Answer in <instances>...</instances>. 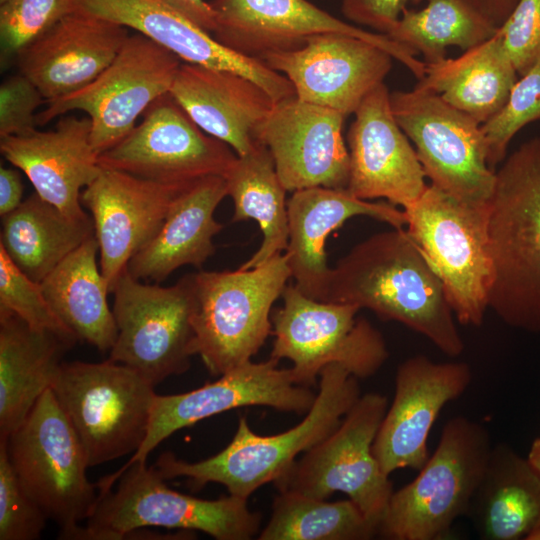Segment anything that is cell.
Instances as JSON below:
<instances>
[{"mask_svg": "<svg viewBox=\"0 0 540 540\" xmlns=\"http://www.w3.org/2000/svg\"><path fill=\"white\" fill-rule=\"evenodd\" d=\"M214 37L240 54L261 60L269 53L302 47L312 36L337 33L374 44L406 66L418 80L426 64L390 39L340 20L307 0H213Z\"/></svg>", "mask_w": 540, "mask_h": 540, "instance_id": "e0dca14e", "label": "cell"}, {"mask_svg": "<svg viewBox=\"0 0 540 540\" xmlns=\"http://www.w3.org/2000/svg\"><path fill=\"white\" fill-rule=\"evenodd\" d=\"M472 381L465 362L437 363L424 355L397 368L395 394L384 415L372 451L387 476L402 468L419 471L427 462V440L443 407L459 398Z\"/></svg>", "mask_w": 540, "mask_h": 540, "instance_id": "ac0fdd59", "label": "cell"}, {"mask_svg": "<svg viewBox=\"0 0 540 540\" xmlns=\"http://www.w3.org/2000/svg\"><path fill=\"white\" fill-rule=\"evenodd\" d=\"M279 360L249 361L216 381L184 393L156 394L146 437L131 458L115 473L102 478L101 491L112 488L120 475L147 456L169 436L203 419L249 406H266L285 412L307 414L316 395L309 387L295 383L291 370L278 367Z\"/></svg>", "mask_w": 540, "mask_h": 540, "instance_id": "2e32d148", "label": "cell"}, {"mask_svg": "<svg viewBox=\"0 0 540 540\" xmlns=\"http://www.w3.org/2000/svg\"><path fill=\"white\" fill-rule=\"evenodd\" d=\"M43 102L40 90L22 73L6 78L0 86V138L36 131V110Z\"/></svg>", "mask_w": 540, "mask_h": 540, "instance_id": "b9f144b4", "label": "cell"}, {"mask_svg": "<svg viewBox=\"0 0 540 540\" xmlns=\"http://www.w3.org/2000/svg\"><path fill=\"white\" fill-rule=\"evenodd\" d=\"M90 135L88 116H65L54 130L0 138V150L28 177L42 199L65 215L83 220L89 216L82 209V189L102 170Z\"/></svg>", "mask_w": 540, "mask_h": 540, "instance_id": "d4e9b609", "label": "cell"}, {"mask_svg": "<svg viewBox=\"0 0 540 540\" xmlns=\"http://www.w3.org/2000/svg\"><path fill=\"white\" fill-rule=\"evenodd\" d=\"M154 388L136 370L110 359L63 362L51 386L89 467L137 451L147 434Z\"/></svg>", "mask_w": 540, "mask_h": 540, "instance_id": "52a82bcc", "label": "cell"}, {"mask_svg": "<svg viewBox=\"0 0 540 540\" xmlns=\"http://www.w3.org/2000/svg\"><path fill=\"white\" fill-rule=\"evenodd\" d=\"M23 183L20 174L4 166L0 167V214L5 216L22 203Z\"/></svg>", "mask_w": 540, "mask_h": 540, "instance_id": "ee69618b", "label": "cell"}, {"mask_svg": "<svg viewBox=\"0 0 540 540\" xmlns=\"http://www.w3.org/2000/svg\"><path fill=\"white\" fill-rule=\"evenodd\" d=\"M94 236L67 256L40 283L57 317L76 336L105 353L113 347L117 326L110 310L108 284L97 265Z\"/></svg>", "mask_w": 540, "mask_h": 540, "instance_id": "1f68e13d", "label": "cell"}, {"mask_svg": "<svg viewBox=\"0 0 540 540\" xmlns=\"http://www.w3.org/2000/svg\"><path fill=\"white\" fill-rule=\"evenodd\" d=\"M0 310L8 311L39 331H50L78 341L57 317L41 284L28 277L0 246Z\"/></svg>", "mask_w": 540, "mask_h": 540, "instance_id": "74e56055", "label": "cell"}, {"mask_svg": "<svg viewBox=\"0 0 540 540\" xmlns=\"http://www.w3.org/2000/svg\"><path fill=\"white\" fill-rule=\"evenodd\" d=\"M532 467L540 475V437L536 438L529 450L528 456L526 457Z\"/></svg>", "mask_w": 540, "mask_h": 540, "instance_id": "7dc6e473", "label": "cell"}, {"mask_svg": "<svg viewBox=\"0 0 540 540\" xmlns=\"http://www.w3.org/2000/svg\"><path fill=\"white\" fill-rule=\"evenodd\" d=\"M488 236L489 309L512 328L540 334V136L495 171Z\"/></svg>", "mask_w": 540, "mask_h": 540, "instance_id": "7a4b0ae2", "label": "cell"}, {"mask_svg": "<svg viewBox=\"0 0 540 540\" xmlns=\"http://www.w3.org/2000/svg\"><path fill=\"white\" fill-rule=\"evenodd\" d=\"M324 301L402 323L450 357L464 350L443 284L407 229L393 227L355 245L331 269Z\"/></svg>", "mask_w": 540, "mask_h": 540, "instance_id": "6da1fadb", "label": "cell"}, {"mask_svg": "<svg viewBox=\"0 0 540 540\" xmlns=\"http://www.w3.org/2000/svg\"><path fill=\"white\" fill-rule=\"evenodd\" d=\"M403 211L407 231L438 274L456 320L479 327L492 281L489 202L467 203L431 184Z\"/></svg>", "mask_w": 540, "mask_h": 540, "instance_id": "9c48e42d", "label": "cell"}, {"mask_svg": "<svg viewBox=\"0 0 540 540\" xmlns=\"http://www.w3.org/2000/svg\"><path fill=\"white\" fill-rule=\"evenodd\" d=\"M488 430L464 416L449 419L419 474L393 491L378 528L389 540L447 539L457 518L467 515L487 467Z\"/></svg>", "mask_w": 540, "mask_h": 540, "instance_id": "8992f818", "label": "cell"}, {"mask_svg": "<svg viewBox=\"0 0 540 540\" xmlns=\"http://www.w3.org/2000/svg\"><path fill=\"white\" fill-rule=\"evenodd\" d=\"M319 377L315 401L295 427L261 436L241 416L231 442L218 454L192 463L165 452L153 466L165 480L184 477L194 489L219 483L229 494L248 499L261 486L285 475L299 454L331 434L361 396L358 378L339 364L327 365Z\"/></svg>", "mask_w": 540, "mask_h": 540, "instance_id": "3957f363", "label": "cell"}, {"mask_svg": "<svg viewBox=\"0 0 540 540\" xmlns=\"http://www.w3.org/2000/svg\"><path fill=\"white\" fill-rule=\"evenodd\" d=\"M184 188L102 168L82 190L81 204L92 215L100 270L110 293L131 258L159 231L174 197Z\"/></svg>", "mask_w": 540, "mask_h": 540, "instance_id": "7402d4cb", "label": "cell"}, {"mask_svg": "<svg viewBox=\"0 0 540 540\" xmlns=\"http://www.w3.org/2000/svg\"><path fill=\"white\" fill-rule=\"evenodd\" d=\"M192 350L221 376L249 361L272 334L271 309L291 278L285 253L235 271L192 273Z\"/></svg>", "mask_w": 540, "mask_h": 540, "instance_id": "277c9868", "label": "cell"}, {"mask_svg": "<svg viewBox=\"0 0 540 540\" xmlns=\"http://www.w3.org/2000/svg\"><path fill=\"white\" fill-rule=\"evenodd\" d=\"M48 519L21 485L0 439V540L39 539Z\"/></svg>", "mask_w": 540, "mask_h": 540, "instance_id": "ab89813d", "label": "cell"}, {"mask_svg": "<svg viewBox=\"0 0 540 540\" xmlns=\"http://www.w3.org/2000/svg\"><path fill=\"white\" fill-rule=\"evenodd\" d=\"M345 117L296 96L275 104L258 127L256 140L270 151L286 191L347 188L349 152L342 134Z\"/></svg>", "mask_w": 540, "mask_h": 540, "instance_id": "ffe728a7", "label": "cell"}, {"mask_svg": "<svg viewBox=\"0 0 540 540\" xmlns=\"http://www.w3.org/2000/svg\"><path fill=\"white\" fill-rule=\"evenodd\" d=\"M181 63L177 55L146 36L129 35L95 80L48 102L37 113V124L71 111L85 112L91 120V144L99 156L122 140L154 101L169 93Z\"/></svg>", "mask_w": 540, "mask_h": 540, "instance_id": "4fadbf2b", "label": "cell"}, {"mask_svg": "<svg viewBox=\"0 0 540 540\" xmlns=\"http://www.w3.org/2000/svg\"><path fill=\"white\" fill-rule=\"evenodd\" d=\"M94 235L92 218H71L35 192L2 217L0 246L28 277L41 283Z\"/></svg>", "mask_w": 540, "mask_h": 540, "instance_id": "d6a6232c", "label": "cell"}, {"mask_svg": "<svg viewBox=\"0 0 540 540\" xmlns=\"http://www.w3.org/2000/svg\"><path fill=\"white\" fill-rule=\"evenodd\" d=\"M495 28L507 20L519 0H462Z\"/></svg>", "mask_w": 540, "mask_h": 540, "instance_id": "bcb514c9", "label": "cell"}, {"mask_svg": "<svg viewBox=\"0 0 540 540\" xmlns=\"http://www.w3.org/2000/svg\"><path fill=\"white\" fill-rule=\"evenodd\" d=\"M422 1L426 0H342L341 10L347 19L387 35L407 4Z\"/></svg>", "mask_w": 540, "mask_h": 540, "instance_id": "7bdbcfd3", "label": "cell"}, {"mask_svg": "<svg viewBox=\"0 0 540 540\" xmlns=\"http://www.w3.org/2000/svg\"><path fill=\"white\" fill-rule=\"evenodd\" d=\"M534 121H540V62L519 76L503 107L481 124L492 170L506 158L508 145L518 131Z\"/></svg>", "mask_w": 540, "mask_h": 540, "instance_id": "8d00e7d4", "label": "cell"}, {"mask_svg": "<svg viewBox=\"0 0 540 540\" xmlns=\"http://www.w3.org/2000/svg\"><path fill=\"white\" fill-rule=\"evenodd\" d=\"M390 104L431 184L461 201L488 203L495 171L487 162L481 124L440 95L417 87L390 92Z\"/></svg>", "mask_w": 540, "mask_h": 540, "instance_id": "5bb4252c", "label": "cell"}, {"mask_svg": "<svg viewBox=\"0 0 540 540\" xmlns=\"http://www.w3.org/2000/svg\"><path fill=\"white\" fill-rule=\"evenodd\" d=\"M208 135L237 156L256 144V131L276 102L251 79L236 72L182 62L169 91Z\"/></svg>", "mask_w": 540, "mask_h": 540, "instance_id": "4316f807", "label": "cell"}, {"mask_svg": "<svg viewBox=\"0 0 540 540\" xmlns=\"http://www.w3.org/2000/svg\"><path fill=\"white\" fill-rule=\"evenodd\" d=\"M5 1H7V0H0V4L3 3V2H5Z\"/></svg>", "mask_w": 540, "mask_h": 540, "instance_id": "c3c4849f", "label": "cell"}, {"mask_svg": "<svg viewBox=\"0 0 540 540\" xmlns=\"http://www.w3.org/2000/svg\"><path fill=\"white\" fill-rule=\"evenodd\" d=\"M117 481L115 491L98 493L86 525L71 539L119 540L149 527L197 530L217 540H248L259 531L261 516L247 499L229 494L206 500L177 492L146 462L132 464Z\"/></svg>", "mask_w": 540, "mask_h": 540, "instance_id": "5b68a950", "label": "cell"}, {"mask_svg": "<svg viewBox=\"0 0 540 540\" xmlns=\"http://www.w3.org/2000/svg\"><path fill=\"white\" fill-rule=\"evenodd\" d=\"M498 33L518 75H524L540 62V0H519Z\"/></svg>", "mask_w": 540, "mask_h": 540, "instance_id": "60d3db41", "label": "cell"}, {"mask_svg": "<svg viewBox=\"0 0 540 540\" xmlns=\"http://www.w3.org/2000/svg\"><path fill=\"white\" fill-rule=\"evenodd\" d=\"M225 196L226 181L220 175L202 178L178 192L159 231L129 261L130 275L160 283L181 266L201 268L215 252L213 237L223 225L214 212Z\"/></svg>", "mask_w": 540, "mask_h": 540, "instance_id": "83f0119b", "label": "cell"}, {"mask_svg": "<svg viewBox=\"0 0 540 540\" xmlns=\"http://www.w3.org/2000/svg\"><path fill=\"white\" fill-rule=\"evenodd\" d=\"M387 408L386 396L361 395L339 426L274 482L278 491L318 499L343 492L378 529L394 491L372 451Z\"/></svg>", "mask_w": 540, "mask_h": 540, "instance_id": "8fae6325", "label": "cell"}, {"mask_svg": "<svg viewBox=\"0 0 540 540\" xmlns=\"http://www.w3.org/2000/svg\"><path fill=\"white\" fill-rule=\"evenodd\" d=\"M519 75L497 33L456 58L426 63L415 87L434 92L483 124L506 103Z\"/></svg>", "mask_w": 540, "mask_h": 540, "instance_id": "4dcf8cb0", "label": "cell"}, {"mask_svg": "<svg viewBox=\"0 0 540 540\" xmlns=\"http://www.w3.org/2000/svg\"><path fill=\"white\" fill-rule=\"evenodd\" d=\"M129 35L126 27L75 9L17 54L18 67L48 103L95 80Z\"/></svg>", "mask_w": 540, "mask_h": 540, "instance_id": "cb8c5ba5", "label": "cell"}, {"mask_svg": "<svg viewBox=\"0 0 540 540\" xmlns=\"http://www.w3.org/2000/svg\"><path fill=\"white\" fill-rule=\"evenodd\" d=\"M74 0H7L0 4V43L5 57L16 55L64 16Z\"/></svg>", "mask_w": 540, "mask_h": 540, "instance_id": "f35d334b", "label": "cell"}, {"mask_svg": "<svg viewBox=\"0 0 540 540\" xmlns=\"http://www.w3.org/2000/svg\"><path fill=\"white\" fill-rule=\"evenodd\" d=\"M288 246L285 254L295 286L306 296L324 301L331 269L326 241L330 233L354 216H368L395 228L406 226L405 213L389 202H371L347 188L310 187L294 191L287 201Z\"/></svg>", "mask_w": 540, "mask_h": 540, "instance_id": "484cf974", "label": "cell"}, {"mask_svg": "<svg viewBox=\"0 0 540 540\" xmlns=\"http://www.w3.org/2000/svg\"><path fill=\"white\" fill-rule=\"evenodd\" d=\"M186 18L211 33L216 29L215 13L204 0H163Z\"/></svg>", "mask_w": 540, "mask_h": 540, "instance_id": "f6af8a7d", "label": "cell"}, {"mask_svg": "<svg viewBox=\"0 0 540 540\" xmlns=\"http://www.w3.org/2000/svg\"><path fill=\"white\" fill-rule=\"evenodd\" d=\"M419 10L404 9L387 36L398 44L421 54L425 63L443 60L446 49L457 46L466 51L497 33L462 0H426Z\"/></svg>", "mask_w": 540, "mask_h": 540, "instance_id": "d590c367", "label": "cell"}, {"mask_svg": "<svg viewBox=\"0 0 540 540\" xmlns=\"http://www.w3.org/2000/svg\"><path fill=\"white\" fill-rule=\"evenodd\" d=\"M236 157L167 93L149 106L139 125L100 154L98 162L102 168L184 188L208 176H224Z\"/></svg>", "mask_w": 540, "mask_h": 540, "instance_id": "9a60e30c", "label": "cell"}, {"mask_svg": "<svg viewBox=\"0 0 540 540\" xmlns=\"http://www.w3.org/2000/svg\"><path fill=\"white\" fill-rule=\"evenodd\" d=\"M76 342L35 330L15 314L0 310V439L19 427L51 388L64 354Z\"/></svg>", "mask_w": 540, "mask_h": 540, "instance_id": "f1b7e54d", "label": "cell"}, {"mask_svg": "<svg viewBox=\"0 0 540 540\" xmlns=\"http://www.w3.org/2000/svg\"><path fill=\"white\" fill-rule=\"evenodd\" d=\"M10 463L25 491L71 539L93 512L97 485L86 475L83 446L51 388L6 439Z\"/></svg>", "mask_w": 540, "mask_h": 540, "instance_id": "ba28073f", "label": "cell"}, {"mask_svg": "<svg viewBox=\"0 0 540 540\" xmlns=\"http://www.w3.org/2000/svg\"><path fill=\"white\" fill-rule=\"evenodd\" d=\"M77 10L137 31L182 62L241 74L277 103L294 95L291 82L263 61L223 45L163 0H74Z\"/></svg>", "mask_w": 540, "mask_h": 540, "instance_id": "603a6c76", "label": "cell"}, {"mask_svg": "<svg viewBox=\"0 0 540 540\" xmlns=\"http://www.w3.org/2000/svg\"><path fill=\"white\" fill-rule=\"evenodd\" d=\"M467 516L483 540H540V475L527 458L497 444Z\"/></svg>", "mask_w": 540, "mask_h": 540, "instance_id": "f546056e", "label": "cell"}, {"mask_svg": "<svg viewBox=\"0 0 540 540\" xmlns=\"http://www.w3.org/2000/svg\"><path fill=\"white\" fill-rule=\"evenodd\" d=\"M234 203L232 222L255 220L263 239L258 250L239 268L258 267L288 246L286 189L282 185L268 148L256 142L245 155L237 156L224 175Z\"/></svg>", "mask_w": 540, "mask_h": 540, "instance_id": "836d02e7", "label": "cell"}, {"mask_svg": "<svg viewBox=\"0 0 540 540\" xmlns=\"http://www.w3.org/2000/svg\"><path fill=\"white\" fill-rule=\"evenodd\" d=\"M112 294L117 337L108 359L136 370L154 386L186 372L194 355L192 274L163 287L135 279L126 268Z\"/></svg>", "mask_w": 540, "mask_h": 540, "instance_id": "7c38bea8", "label": "cell"}, {"mask_svg": "<svg viewBox=\"0 0 540 540\" xmlns=\"http://www.w3.org/2000/svg\"><path fill=\"white\" fill-rule=\"evenodd\" d=\"M377 527L350 499L328 502L293 491H279L260 540H368Z\"/></svg>", "mask_w": 540, "mask_h": 540, "instance_id": "e575fe53", "label": "cell"}, {"mask_svg": "<svg viewBox=\"0 0 540 540\" xmlns=\"http://www.w3.org/2000/svg\"><path fill=\"white\" fill-rule=\"evenodd\" d=\"M283 305L271 315L270 357L288 359L296 384L313 386L324 367L339 364L360 378L373 376L388 358L382 334L356 315V305L309 298L287 285Z\"/></svg>", "mask_w": 540, "mask_h": 540, "instance_id": "30bf717a", "label": "cell"}, {"mask_svg": "<svg viewBox=\"0 0 540 540\" xmlns=\"http://www.w3.org/2000/svg\"><path fill=\"white\" fill-rule=\"evenodd\" d=\"M354 115L347 134L348 191L363 200L384 198L408 207L428 185L416 151L393 115L386 85L373 89Z\"/></svg>", "mask_w": 540, "mask_h": 540, "instance_id": "44dd1931", "label": "cell"}, {"mask_svg": "<svg viewBox=\"0 0 540 540\" xmlns=\"http://www.w3.org/2000/svg\"><path fill=\"white\" fill-rule=\"evenodd\" d=\"M393 60L374 44L337 33L312 36L298 49L261 59L291 82L298 99L345 116L354 114L364 98L384 83Z\"/></svg>", "mask_w": 540, "mask_h": 540, "instance_id": "d6986e66", "label": "cell"}]
</instances>
